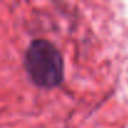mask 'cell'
Listing matches in <instances>:
<instances>
[{
    "label": "cell",
    "mask_w": 128,
    "mask_h": 128,
    "mask_svg": "<svg viewBox=\"0 0 128 128\" xmlns=\"http://www.w3.org/2000/svg\"><path fill=\"white\" fill-rule=\"evenodd\" d=\"M25 69L39 87L54 88L64 78V60L58 48L45 39L32 42L25 53Z\"/></svg>",
    "instance_id": "cell-1"
}]
</instances>
